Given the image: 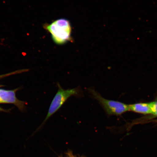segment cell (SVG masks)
<instances>
[{
  "label": "cell",
  "mask_w": 157,
  "mask_h": 157,
  "mask_svg": "<svg viewBox=\"0 0 157 157\" xmlns=\"http://www.w3.org/2000/svg\"><path fill=\"white\" fill-rule=\"evenodd\" d=\"M128 106L129 111L143 114L153 113L149 103H137Z\"/></svg>",
  "instance_id": "cell-5"
},
{
  "label": "cell",
  "mask_w": 157,
  "mask_h": 157,
  "mask_svg": "<svg viewBox=\"0 0 157 157\" xmlns=\"http://www.w3.org/2000/svg\"><path fill=\"white\" fill-rule=\"evenodd\" d=\"M29 71V70L28 69L21 70L16 71L10 72V73L1 75H0V79H1V78H5L6 77H8V76H10L14 75L19 74L23 73V72H27V71ZM3 86L0 85V87H3Z\"/></svg>",
  "instance_id": "cell-6"
},
{
  "label": "cell",
  "mask_w": 157,
  "mask_h": 157,
  "mask_svg": "<svg viewBox=\"0 0 157 157\" xmlns=\"http://www.w3.org/2000/svg\"></svg>",
  "instance_id": "cell-10"
},
{
  "label": "cell",
  "mask_w": 157,
  "mask_h": 157,
  "mask_svg": "<svg viewBox=\"0 0 157 157\" xmlns=\"http://www.w3.org/2000/svg\"><path fill=\"white\" fill-rule=\"evenodd\" d=\"M20 89V88L13 90L0 89V103L13 104L21 112H24L26 110V102L19 100L16 95Z\"/></svg>",
  "instance_id": "cell-4"
},
{
  "label": "cell",
  "mask_w": 157,
  "mask_h": 157,
  "mask_svg": "<svg viewBox=\"0 0 157 157\" xmlns=\"http://www.w3.org/2000/svg\"><path fill=\"white\" fill-rule=\"evenodd\" d=\"M152 116L151 118L152 117H157V111L155 113H154L152 114Z\"/></svg>",
  "instance_id": "cell-9"
},
{
  "label": "cell",
  "mask_w": 157,
  "mask_h": 157,
  "mask_svg": "<svg viewBox=\"0 0 157 157\" xmlns=\"http://www.w3.org/2000/svg\"><path fill=\"white\" fill-rule=\"evenodd\" d=\"M149 104H150L151 109H152V114L157 111V99L154 101L149 103Z\"/></svg>",
  "instance_id": "cell-7"
},
{
  "label": "cell",
  "mask_w": 157,
  "mask_h": 157,
  "mask_svg": "<svg viewBox=\"0 0 157 157\" xmlns=\"http://www.w3.org/2000/svg\"><path fill=\"white\" fill-rule=\"evenodd\" d=\"M58 89L49 107L48 114L42 125L58 111L69 98L72 97L81 98L84 97L83 91L79 86L73 88L65 89L59 82L57 83Z\"/></svg>",
  "instance_id": "cell-1"
},
{
  "label": "cell",
  "mask_w": 157,
  "mask_h": 157,
  "mask_svg": "<svg viewBox=\"0 0 157 157\" xmlns=\"http://www.w3.org/2000/svg\"><path fill=\"white\" fill-rule=\"evenodd\" d=\"M86 91L91 99L98 102L108 117L111 115L118 116L129 111L128 105L121 102L105 99L94 87L87 88Z\"/></svg>",
  "instance_id": "cell-3"
},
{
  "label": "cell",
  "mask_w": 157,
  "mask_h": 157,
  "mask_svg": "<svg viewBox=\"0 0 157 157\" xmlns=\"http://www.w3.org/2000/svg\"><path fill=\"white\" fill-rule=\"evenodd\" d=\"M9 111L10 110L9 109H6L0 107V111L1 112H4L9 113Z\"/></svg>",
  "instance_id": "cell-8"
},
{
  "label": "cell",
  "mask_w": 157,
  "mask_h": 157,
  "mask_svg": "<svg viewBox=\"0 0 157 157\" xmlns=\"http://www.w3.org/2000/svg\"></svg>",
  "instance_id": "cell-11"
},
{
  "label": "cell",
  "mask_w": 157,
  "mask_h": 157,
  "mask_svg": "<svg viewBox=\"0 0 157 157\" xmlns=\"http://www.w3.org/2000/svg\"><path fill=\"white\" fill-rule=\"evenodd\" d=\"M44 28L52 35L53 40L58 45L66 44L71 40L72 27L68 20L59 19L50 24H45Z\"/></svg>",
  "instance_id": "cell-2"
}]
</instances>
